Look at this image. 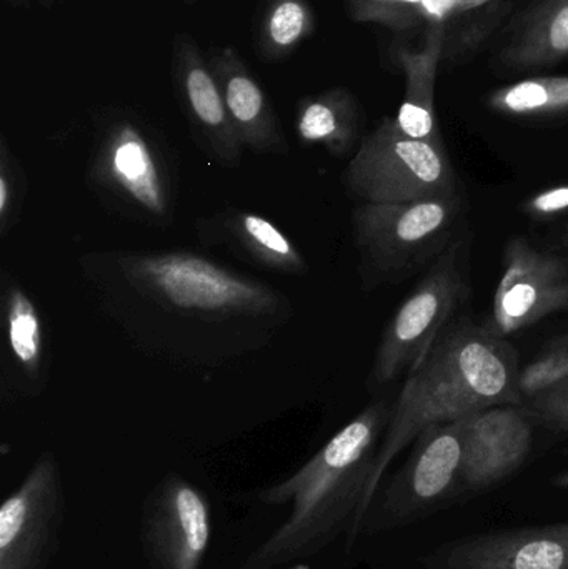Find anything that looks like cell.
<instances>
[{
  "instance_id": "obj_1",
  "label": "cell",
  "mask_w": 568,
  "mask_h": 569,
  "mask_svg": "<svg viewBox=\"0 0 568 569\" xmlns=\"http://www.w3.org/2000/svg\"><path fill=\"white\" fill-rule=\"evenodd\" d=\"M82 269L140 348L196 367L266 347L293 315L282 291L187 250L93 253Z\"/></svg>"
},
{
  "instance_id": "obj_2",
  "label": "cell",
  "mask_w": 568,
  "mask_h": 569,
  "mask_svg": "<svg viewBox=\"0 0 568 569\" xmlns=\"http://www.w3.org/2000/svg\"><path fill=\"white\" fill-rule=\"evenodd\" d=\"M519 353L489 325L460 315L407 375L363 500V518L393 458L432 425L450 423L487 408L524 405Z\"/></svg>"
},
{
  "instance_id": "obj_3",
  "label": "cell",
  "mask_w": 568,
  "mask_h": 569,
  "mask_svg": "<svg viewBox=\"0 0 568 569\" xmlns=\"http://www.w3.org/2000/svg\"><path fill=\"white\" fill-rule=\"evenodd\" d=\"M390 411L387 401H373L297 473L262 491L266 503L292 501V513L242 569H276L312 557L342 531L350 517L359 523Z\"/></svg>"
},
{
  "instance_id": "obj_4",
  "label": "cell",
  "mask_w": 568,
  "mask_h": 569,
  "mask_svg": "<svg viewBox=\"0 0 568 569\" xmlns=\"http://www.w3.org/2000/svg\"><path fill=\"white\" fill-rule=\"evenodd\" d=\"M176 172L169 146L142 116L119 107L97 113L87 186L110 212L146 226H169Z\"/></svg>"
},
{
  "instance_id": "obj_5",
  "label": "cell",
  "mask_w": 568,
  "mask_h": 569,
  "mask_svg": "<svg viewBox=\"0 0 568 569\" xmlns=\"http://www.w3.org/2000/svg\"><path fill=\"white\" fill-rule=\"evenodd\" d=\"M467 212L466 192L409 203H359L352 236L363 290L392 287L429 269L469 223Z\"/></svg>"
},
{
  "instance_id": "obj_6",
  "label": "cell",
  "mask_w": 568,
  "mask_h": 569,
  "mask_svg": "<svg viewBox=\"0 0 568 569\" xmlns=\"http://www.w3.org/2000/svg\"><path fill=\"white\" fill-rule=\"evenodd\" d=\"M472 242L467 223L397 308L380 337L369 388L387 387L416 370L440 335L460 317V308L472 295Z\"/></svg>"
},
{
  "instance_id": "obj_7",
  "label": "cell",
  "mask_w": 568,
  "mask_h": 569,
  "mask_svg": "<svg viewBox=\"0 0 568 569\" xmlns=\"http://www.w3.org/2000/svg\"><path fill=\"white\" fill-rule=\"evenodd\" d=\"M342 182L352 199L380 206L464 192L447 147L407 137L390 117L362 137Z\"/></svg>"
},
{
  "instance_id": "obj_8",
  "label": "cell",
  "mask_w": 568,
  "mask_h": 569,
  "mask_svg": "<svg viewBox=\"0 0 568 569\" xmlns=\"http://www.w3.org/2000/svg\"><path fill=\"white\" fill-rule=\"evenodd\" d=\"M562 311H568L567 257L536 249L524 237L510 239L487 325L507 338Z\"/></svg>"
},
{
  "instance_id": "obj_9",
  "label": "cell",
  "mask_w": 568,
  "mask_h": 569,
  "mask_svg": "<svg viewBox=\"0 0 568 569\" xmlns=\"http://www.w3.org/2000/svg\"><path fill=\"white\" fill-rule=\"evenodd\" d=\"M62 515L59 465L46 453L0 508V569H46Z\"/></svg>"
},
{
  "instance_id": "obj_10",
  "label": "cell",
  "mask_w": 568,
  "mask_h": 569,
  "mask_svg": "<svg viewBox=\"0 0 568 569\" xmlns=\"http://www.w3.org/2000/svg\"><path fill=\"white\" fill-rule=\"evenodd\" d=\"M170 80L200 152L223 169L239 167L246 149L230 120L207 53L189 32L173 36Z\"/></svg>"
},
{
  "instance_id": "obj_11",
  "label": "cell",
  "mask_w": 568,
  "mask_h": 569,
  "mask_svg": "<svg viewBox=\"0 0 568 569\" xmlns=\"http://www.w3.org/2000/svg\"><path fill=\"white\" fill-rule=\"evenodd\" d=\"M210 540V515L202 495L170 475L146 507L142 541L157 569H199Z\"/></svg>"
},
{
  "instance_id": "obj_12",
  "label": "cell",
  "mask_w": 568,
  "mask_h": 569,
  "mask_svg": "<svg viewBox=\"0 0 568 569\" xmlns=\"http://www.w3.org/2000/svg\"><path fill=\"white\" fill-rule=\"evenodd\" d=\"M532 415L524 405H500L466 418L460 477L486 487L509 477L532 447Z\"/></svg>"
},
{
  "instance_id": "obj_13",
  "label": "cell",
  "mask_w": 568,
  "mask_h": 569,
  "mask_svg": "<svg viewBox=\"0 0 568 569\" xmlns=\"http://www.w3.org/2000/svg\"><path fill=\"white\" fill-rule=\"evenodd\" d=\"M2 391L12 398H33L47 385L46 328L42 311L29 291L9 272L2 273Z\"/></svg>"
},
{
  "instance_id": "obj_14",
  "label": "cell",
  "mask_w": 568,
  "mask_h": 569,
  "mask_svg": "<svg viewBox=\"0 0 568 569\" xmlns=\"http://www.w3.org/2000/svg\"><path fill=\"white\" fill-rule=\"evenodd\" d=\"M207 59L243 149L257 156H287L290 146L282 123L242 56L230 46L212 47Z\"/></svg>"
},
{
  "instance_id": "obj_15",
  "label": "cell",
  "mask_w": 568,
  "mask_h": 569,
  "mask_svg": "<svg viewBox=\"0 0 568 569\" xmlns=\"http://www.w3.org/2000/svg\"><path fill=\"white\" fill-rule=\"evenodd\" d=\"M440 569H568V523L467 538L447 548Z\"/></svg>"
},
{
  "instance_id": "obj_16",
  "label": "cell",
  "mask_w": 568,
  "mask_h": 569,
  "mask_svg": "<svg viewBox=\"0 0 568 569\" xmlns=\"http://www.w3.org/2000/svg\"><path fill=\"white\" fill-rule=\"evenodd\" d=\"M203 242L219 243L250 266L286 277H306L309 263L296 242L272 220L246 210L227 209L199 220Z\"/></svg>"
},
{
  "instance_id": "obj_17",
  "label": "cell",
  "mask_w": 568,
  "mask_h": 569,
  "mask_svg": "<svg viewBox=\"0 0 568 569\" xmlns=\"http://www.w3.org/2000/svg\"><path fill=\"white\" fill-rule=\"evenodd\" d=\"M444 40V23H432L422 49L396 50L397 63L406 76V96L393 122L407 137L436 146H446L436 117V79Z\"/></svg>"
},
{
  "instance_id": "obj_18",
  "label": "cell",
  "mask_w": 568,
  "mask_h": 569,
  "mask_svg": "<svg viewBox=\"0 0 568 569\" xmlns=\"http://www.w3.org/2000/svg\"><path fill=\"white\" fill-rule=\"evenodd\" d=\"M296 132L300 146L343 159L362 140V107L346 87L303 96L296 103Z\"/></svg>"
},
{
  "instance_id": "obj_19",
  "label": "cell",
  "mask_w": 568,
  "mask_h": 569,
  "mask_svg": "<svg viewBox=\"0 0 568 569\" xmlns=\"http://www.w3.org/2000/svg\"><path fill=\"white\" fill-rule=\"evenodd\" d=\"M466 418L432 425L422 431L409 465L400 475V497L407 493L420 501L434 500L460 477Z\"/></svg>"
},
{
  "instance_id": "obj_20",
  "label": "cell",
  "mask_w": 568,
  "mask_h": 569,
  "mask_svg": "<svg viewBox=\"0 0 568 569\" xmlns=\"http://www.w3.org/2000/svg\"><path fill=\"white\" fill-rule=\"evenodd\" d=\"M317 13L309 0H259L253 20V50L260 62L289 59L317 32Z\"/></svg>"
},
{
  "instance_id": "obj_21",
  "label": "cell",
  "mask_w": 568,
  "mask_h": 569,
  "mask_svg": "<svg viewBox=\"0 0 568 569\" xmlns=\"http://www.w3.org/2000/svg\"><path fill=\"white\" fill-rule=\"evenodd\" d=\"M568 56V0H546L526 29L507 47L504 59L509 66H549Z\"/></svg>"
},
{
  "instance_id": "obj_22",
  "label": "cell",
  "mask_w": 568,
  "mask_h": 569,
  "mask_svg": "<svg viewBox=\"0 0 568 569\" xmlns=\"http://www.w3.org/2000/svg\"><path fill=\"white\" fill-rule=\"evenodd\" d=\"M490 109L510 117H550L568 112V77H537L497 89Z\"/></svg>"
},
{
  "instance_id": "obj_23",
  "label": "cell",
  "mask_w": 568,
  "mask_h": 569,
  "mask_svg": "<svg viewBox=\"0 0 568 569\" xmlns=\"http://www.w3.org/2000/svg\"><path fill=\"white\" fill-rule=\"evenodd\" d=\"M29 180L7 137H0V237L6 239L22 217Z\"/></svg>"
},
{
  "instance_id": "obj_24",
  "label": "cell",
  "mask_w": 568,
  "mask_h": 569,
  "mask_svg": "<svg viewBox=\"0 0 568 569\" xmlns=\"http://www.w3.org/2000/svg\"><path fill=\"white\" fill-rule=\"evenodd\" d=\"M353 22L407 30L423 20L422 0H346Z\"/></svg>"
},
{
  "instance_id": "obj_25",
  "label": "cell",
  "mask_w": 568,
  "mask_h": 569,
  "mask_svg": "<svg viewBox=\"0 0 568 569\" xmlns=\"http://www.w3.org/2000/svg\"><path fill=\"white\" fill-rule=\"evenodd\" d=\"M568 377V333L550 340L520 373L524 401Z\"/></svg>"
},
{
  "instance_id": "obj_26",
  "label": "cell",
  "mask_w": 568,
  "mask_h": 569,
  "mask_svg": "<svg viewBox=\"0 0 568 569\" xmlns=\"http://www.w3.org/2000/svg\"><path fill=\"white\" fill-rule=\"evenodd\" d=\"M524 407L546 427L568 433V377L524 401Z\"/></svg>"
},
{
  "instance_id": "obj_27",
  "label": "cell",
  "mask_w": 568,
  "mask_h": 569,
  "mask_svg": "<svg viewBox=\"0 0 568 569\" xmlns=\"http://www.w3.org/2000/svg\"><path fill=\"white\" fill-rule=\"evenodd\" d=\"M524 212L532 220H552L568 213V186L554 187L530 197L524 203Z\"/></svg>"
},
{
  "instance_id": "obj_28",
  "label": "cell",
  "mask_w": 568,
  "mask_h": 569,
  "mask_svg": "<svg viewBox=\"0 0 568 569\" xmlns=\"http://www.w3.org/2000/svg\"><path fill=\"white\" fill-rule=\"evenodd\" d=\"M459 0H422L423 19L430 23H444L447 17L456 13Z\"/></svg>"
},
{
  "instance_id": "obj_29",
  "label": "cell",
  "mask_w": 568,
  "mask_h": 569,
  "mask_svg": "<svg viewBox=\"0 0 568 569\" xmlns=\"http://www.w3.org/2000/svg\"><path fill=\"white\" fill-rule=\"evenodd\" d=\"M552 250L562 253V256L567 257L568 259V219L566 220V222H564L562 229L559 230L556 247H554Z\"/></svg>"
},
{
  "instance_id": "obj_30",
  "label": "cell",
  "mask_w": 568,
  "mask_h": 569,
  "mask_svg": "<svg viewBox=\"0 0 568 569\" xmlns=\"http://www.w3.org/2000/svg\"><path fill=\"white\" fill-rule=\"evenodd\" d=\"M489 2H492V0H459L456 13L470 12V10L479 9V7L486 6Z\"/></svg>"
},
{
  "instance_id": "obj_31",
  "label": "cell",
  "mask_w": 568,
  "mask_h": 569,
  "mask_svg": "<svg viewBox=\"0 0 568 569\" xmlns=\"http://www.w3.org/2000/svg\"><path fill=\"white\" fill-rule=\"evenodd\" d=\"M554 483H556V487L559 488H568V471H566V473L559 475V477L554 480Z\"/></svg>"
},
{
  "instance_id": "obj_32",
  "label": "cell",
  "mask_w": 568,
  "mask_h": 569,
  "mask_svg": "<svg viewBox=\"0 0 568 569\" xmlns=\"http://www.w3.org/2000/svg\"><path fill=\"white\" fill-rule=\"evenodd\" d=\"M37 2H40V6L46 7V9H50L56 0H37Z\"/></svg>"
},
{
  "instance_id": "obj_33",
  "label": "cell",
  "mask_w": 568,
  "mask_h": 569,
  "mask_svg": "<svg viewBox=\"0 0 568 569\" xmlns=\"http://www.w3.org/2000/svg\"><path fill=\"white\" fill-rule=\"evenodd\" d=\"M180 2L187 3V6H193V3L197 2V0H180Z\"/></svg>"
}]
</instances>
